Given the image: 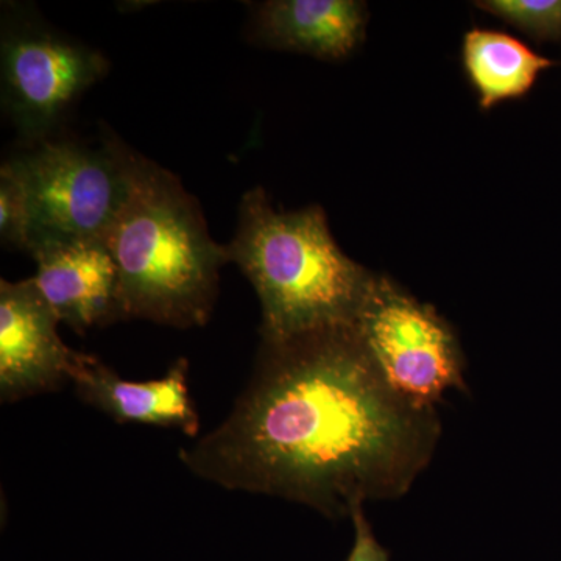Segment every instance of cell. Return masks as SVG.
Here are the masks:
<instances>
[{"label":"cell","instance_id":"cell-1","mask_svg":"<svg viewBox=\"0 0 561 561\" xmlns=\"http://www.w3.org/2000/svg\"><path fill=\"white\" fill-rule=\"evenodd\" d=\"M435 409L387 386L354 324L264 341L249 386L217 430L180 451L227 490L300 502L331 519L397 500L430 465Z\"/></svg>","mask_w":561,"mask_h":561},{"label":"cell","instance_id":"cell-2","mask_svg":"<svg viewBox=\"0 0 561 561\" xmlns=\"http://www.w3.org/2000/svg\"><path fill=\"white\" fill-rule=\"evenodd\" d=\"M103 242L119 272L127 319L179 330L208 323L227 250L172 172L128 151L124 198Z\"/></svg>","mask_w":561,"mask_h":561},{"label":"cell","instance_id":"cell-3","mask_svg":"<svg viewBox=\"0 0 561 561\" xmlns=\"http://www.w3.org/2000/svg\"><path fill=\"white\" fill-rule=\"evenodd\" d=\"M225 250L260 297L264 341L353 324L375 276L339 249L321 206L279 213L262 187L243 194Z\"/></svg>","mask_w":561,"mask_h":561},{"label":"cell","instance_id":"cell-4","mask_svg":"<svg viewBox=\"0 0 561 561\" xmlns=\"http://www.w3.org/2000/svg\"><path fill=\"white\" fill-rule=\"evenodd\" d=\"M128 151L108 135L101 147L47 139L9 158L27 201L28 249L41 239L103 241L124 198Z\"/></svg>","mask_w":561,"mask_h":561},{"label":"cell","instance_id":"cell-5","mask_svg":"<svg viewBox=\"0 0 561 561\" xmlns=\"http://www.w3.org/2000/svg\"><path fill=\"white\" fill-rule=\"evenodd\" d=\"M354 330L383 381L402 400L435 409L465 389L463 354L448 321L387 276H373Z\"/></svg>","mask_w":561,"mask_h":561},{"label":"cell","instance_id":"cell-6","mask_svg":"<svg viewBox=\"0 0 561 561\" xmlns=\"http://www.w3.org/2000/svg\"><path fill=\"white\" fill-rule=\"evenodd\" d=\"M0 69L3 113L33 147L49 139L70 106L105 79L110 61L43 21L16 14L3 18Z\"/></svg>","mask_w":561,"mask_h":561},{"label":"cell","instance_id":"cell-7","mask_svg":"<svg viewBox=\"0 0 561 561\" xmlns=\"http://www.w3.org/2000/svg\"><path fill=\"white\" fill-rule=\"evenodd\" d=\"M58 317L35 279L0 283V400L16 402L60 390L79 351L58 334Z\"/></svg>","mask_w":561,"mask_h":561},{"label":"cell","instance_id":"cell-8","mask_svg":"<svg viewBox=\"0 0 561 561\" xmlns=\"http://www.w3.org/2000/svg\"><path fill=\"white\" fill-rule=\"evenodd\" d=\"M27 253L38 267L33 279L60 323L84 334L127 320L119 272L101 239H41Z\"/></svg>","mask_w":561,"mask_h":561},{"label":"cell","instance_id":"cell-9","mask_svg":"<svg viewBox=\"0 0 561 561\" xmlns=\"http://www.w3.org/2000/svg\"><path fill=\"white\" fill-rule=\"evenodd\" d=\"M190 362L180 357L160 379L127 381L92 354H77L70 382L77 397L116 423L175 427L190 437L201 431L195 402L187 387Z\"/></svg>","mask_w":561,"mask_h":561},{"label":"cell","instance_id":"cell-10","mask_svg":"<svg viewBox=\"0 0 561 561\" xmlns=\"http://www.w3.org/2000/svg\"><path fill=\"white\" fill-rule=\"evenodd\" d=\"M367 3L356 0H268L253 7L250 38L268 49L343 60L365 35Z\"/></svg>","mask_w":561,"mask_h":561},{"label":"cell","instance_id":"cell-11","mask_svg":"<svg viewBox=\"0 0 561 561\" xmlns=\"http://www.w3.org/2000/svg\"><path fill=\"white\" fill-rule=\"evenodd\" d=\"M461 60L483 111L524 98L541 72L560 65L531 50L515 36L490 28H471L465 33Z\"/></svg>","mask_w":561,"mask_h":561},{"label":"cell","instance_id":"cell-12","mask_svg":"<svg viewBox=\"0 0 561 561\" xmlns=\"http://www.w3.org/2000/svg\"><path fill=\"white\" fill-rule=\"evenodd\" d=\"M474 5L537 43L561 39V0H481Z\"/></svg>","mask_w":561,"mask_h":561},{"label":"cell","instance_id":"cell-13","mask_svg":"<svg viewBox=\"0 0 561 561\" xmlns=\"http://www.w3.org/2000/svg\"><path fill=\"white\" fill-rule=\"evenodd\" d=\"M28 236L31 221L24 187L5 161L0 168V241L7 249L27 251Z\"/></svg>","mask_w":561,"mask_h":561},{"label":"cell","instance_id":"cell-14","mask_svg":"<svg viewBox=\"0 0 561 561\" xmlns=\"http://www.w3.org/2000/svg\"><path fill=\"white\" fill-rule=\"evenodd\" d=\"M350 519L354 526V542L346 561H389V552L376 538L365 516L364 505L354 508Z\"/></svg>","mask_w":561,"mask_h":561}]
</instances>
